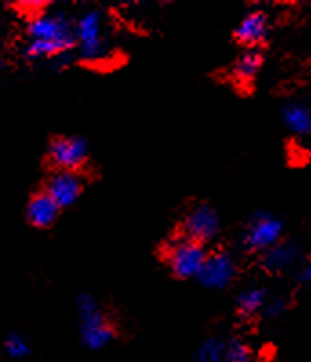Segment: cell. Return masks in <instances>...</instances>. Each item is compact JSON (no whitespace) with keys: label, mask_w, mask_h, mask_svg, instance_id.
<instances>
[{"label":"cell","mask_w":311,"mask_h":362,"mask_svg":"<svg viewBox=\"0 0 311 362\" xmlns=\"http://www.w3.org/2000/svg\"><path fill=\"white\" fill-rule=\"evenodd\" d=\"M310 277H311L310 266L303 268V269H300V273H298V281H300V282H310Z\"/></svg>","instance_id":"ffe728a7"},{"label":"cell","mask_w":311,"mask_h":362,"mask_svg":"<svg viewBox=\"0 0 311 362\" xmlns=\"http://www.w3.org/2000/svg\"><path fill=\"white\" fill-rule=\"evenodd\" d=\"M0 69H2V64H0Z\"/></svg>","instance_id":"44dd1931"},{"label":"cell","mask_w":311,"mask_h":362,"mask_svg":"<svg viewBox=\"0 0 311 362\" xmlns=\"http://www.w3.org/2000/svg\"><path fill=\"white\" fill-rule=\"evenodd\" d=\"M237 275V262L228 252L208 253L201 272L196 275L199 282L209 290H224Z\"/></svg>","instance_id":"ba28073f"},{"label":"cell","mask_w":311,"mask_h":362,"mask_svg":"<svg viewBox=\"0 0 311 362\" xmlns=\"http://www.w3.org/2000/svg\"><path fill=\"white\" fill-rule=\"evenodd\" d=\"M44 192L59 206V209H64L78 202L84 192V182L77 171H55L47 180Z\"/></svg>","instance_id":"9c48e42d"},{"label":"cell","mask_w":311,"mask_h":362,"mask_svg":"<svg viewBox=\"0 0 311 362\" xmlns=\"http://www.w3.org/2000/svg\"><path fill=\"white\" fill-rule=\"evenodd\" d=\"M90 155V146L82 136H57L53 139L47 158L52 162L57 171H77L84 166Z\"/></svg>","instance_id":"52a82bcc"},{"label":"cell","mask_w":311,"mask_h":362,"mask_svg":"<svg viewBox=\"0 0 311 362\" xmlns=\"http://www.w3.org/2000/svg\"><path fill=\"white\" fill-rule=\"evenodd\" d=\"M66 15L49 13L31 18L28 24V40L24 53L28 59H57V57L71 53L75 47V30Z\"/></svg>","instance_id":"6da1fadb"},{"label":"cell","mask_w":311,"mask_h":362,"mask_svg":"<svg viewBox=\"0 0 311 362\" xmlns=\"http://www.w3.org/2000/svg\"><path fill=\"white\" fill-rule=\"evenodd\" d=\"M77 310L82 342L90 349L106 348L115 339V328L111 326L97 300L91 295H81L77 298Z\"/></svg>","instance_id":"7a4b0ae2"},{"label":"cell","mask_w":311,"mask_h":362,"mask_svg":"<svg viewBox=\"0 0 311 362\" xmlns=\"http://www.w3.org/2000/svg\"><path fill=\"white\" fill-rule=\"evenodd\" d=\"M206 257H208L206 246L193 243L182 235L171 240L164 250L168 268L177 279H196Z\"/></svg>","instance_id":"277c9868"},{"label":"cell","mask_w":311,"mask_h":362,"mask_svg":"<svg viewBox=\"0 0 311 362\" xmlns=\"http://www.w3.org/2000/svg\"><path fill=\"white\" fill-rule=\"evenodd\" d=\"M268 35L269 18L264 11H250L235 28V40L246 47H259Z\"/></svg>","instance_id":"30bf717a"},{"label":"cell","mask_w":311,"mask_h":362,"mask_svg":"<svg viewBox=\"0 0 311 362\" xmlns=\"http://www.w3.org/2000/svg\"><path fill=\"white\" fill-rule=\"evenodd\" d=\"M250 357H252V349L246 342L231 341L230 344H226V351H224L226 362H250Z\"/></svg>","instance_id":"e0dca14e"},{"label":"cell","mask_w":311,"mask_h":362,"mask_svg":"<svg viewBox=\"0 0 311 362\" xmlns=\"http://www.w3.org/2000/svg\"><path fill=\"white\" fill-rule=\"evenodd\" d=\"M224 351L226 342H222L221 339H208L196 351L195 362H221L224 361Z\"/></svg>","instance_id":"2e32d148"},{"label":"cell","mask_w":311,"mask_h":362,"mask_svg":"<svg viewBox=\"0 0 311 362\" xmlns=\"http://www.w3.org/2000/svg\"><path fill=\"white\" fill-rule=\"evenodd\" d=\"M221 231V217L209 204H195L182 218V237L199 244H208Z\"/></svg>","instance_id":"5b68a950"},{"label":"cell","mask_w":311,"mask_h":362,"mask_svg":"<svg viewBox=\"0 0 311 362\" xmlns=\"http://www.w3.org/2000/svg\"><path fill=\"white\" fill-rule=\"evenodd\" d=\"M6 351L11 358H24L30 355V346L26 344V341L18 335H11L6 341Z\"/></svg>","instance_id":"ac0fdd59"},{"label":"cell","mask_w":311,"mask_h":362,"mask_svg":"<svg viewBox=\"0 0 311 362\" xmlns=\"http://www.w3.org/2000/svg\"><path fill=\"white\" fill-rule=\"evenodd\" d=\"M75 30V47L78 49L81 59L86 62H97L106 57V35H104V15L98 9L86 11Z\"/></svg>","instance_id":"3957f363"},{"label":"cell","mask_w":311,"mask_h":362,"mask_svg":"<svg viewBox=\"0 0 311 362\" xmlns=\"http://www.w3.org/2000/svg\"><path fill=\"white\" fill-rule=\"evenodd\" d=\"M264 57L259 47H246L239 55L237 62L233 66V77L239 84H250L255 81L259 75L260 68H262Z\"/></svg>","instance_id":"7c38bea8"},{"label":"cell","mask_w":311,"mask_h":362,"mask_svg":"<svg viewBox=\"0 0 311 362\" xmlns=\"http://www.w3.org/2000/svg\"><path fill=\"white\" fill-rule=\"evenodd\" d=\"M282 120H284L286 128L295 135H310L311 113L304 104H286L284 110H282Z\"/></svg>","instance_id":"5bb4252c"},{"label":"cell","mask_w":311,"mask_h":362,"mask_svg":"<svg viewBox=\"0 0 311 362\" xmlns=\"http://www.w3.org/2000/svg\"><path fill=\"white\" fill-rule=\"evenodd\" d=\"M60 209L55 202L47 197L46 192L35 193L33 197L28 202L26 208V217L33 228H39V230H46V228H52L55 224L57 217H59Z\"/></svg>","instance_id":"8fae6325"},{"label":"cell","mask_w":311,"mask_h":362,"mask_svg":"<svg viewBox=\"0 0 311 362\" xmlns=\"http://www.w3.org/2000/svg\"><path fill=\"white\" fill-rule=\"evenodd\" d=\"M298 252L291 244L278 243L277 246H273L271 250L264 252V268L268 272L281 273L286 269L293 268L298 262Z\"/></svg>","instance_id":"4fadbf2b"},{"label":"cell","mask_w":311,"mask_h":362,"mask_svg":"<svg viewBox=\"0 0 311 362\" xmlns=\"http://www.w3.org/2000/svg\"><path fill=\"white\" fill-rule=\"evenodd\" d=\"M282 231L284 228L277 217L266 211H259L247 224L242 244L246 250H252V252H268L281 243Z\"/></svg>","instance_id":"8992f818"},{"label":"cell","mask_w":311,"mask_h":362,"mask_svg":"<svg viewBox=\"0 0 311 362\" xmlns=\"http://www.w3.org/2000/svg\"><path fill=\"white\" fill-rule=\"evenodd\" d=\"M266 304V290L262 288H250L242 291L237 298V313L242 319H252Z\"/></svg>","instance_id":"9a60e30c"},{"label":"cell","mask_w":311,"mask_h":362,"mask_svg":"<svg viewBox=\"0 0 311 362\" xmlns=\"http://www.w3.org/2000/svg\"><path fill=\"white\" fill-rule=\"evenodd\" d=\"M264 313L266 317H269V319H277L278 315H282L286 310H288V300H284V298H275V300H271L269 304H264Z\"/></svg>","instance_id":"d6986e66"}]
</instances>
